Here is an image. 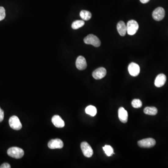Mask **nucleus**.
I'll use <instances>...</instances> for the list:
<instances>
[{
  "label": "nucleus",
  "mask_w": 168,
  "mask_h": 168,
  "mask_svg": "<svg viewBox=\"0 0 168 168\" xmlns=\"http://www.w3.org/2000/svg\"><path fill=\"white\" fill-rule=\"evenodd\" d=\"M81 149L83 154L86 157L90 158L93 155V151L91 146L87 142L84 141L81 144Z\"/></svg>",
  "instance_id": "obj_5"
},
{
  "label": "nucleus",
  "mask_w": 168,
  "mask_h": 168,
  "mask_svg": "<svg viewBox=\"0 0 168 168\" xmlns=\"http://www.w3.org/2000/svg\"><path fill=\"white\" fill-rule=\"evenodd\" d=\"M80 16L81 18L85 21H88L92 17V14L89 11L83 10L80 11Z\"/></svg>",
  "instance_id": "obj_18"
},
{
  "label": "nucleus",
  "mask_w": 168,
  "mask_h": 168,
  "mask_svg": "<svg viewBox=\"0 0 168 168\" xmlns=\"http://www.w3.org/2000/svg\"><path fill=\"white\" fill-rule=\"evenodd\" d=\"M107 74V70L104 67H100L93 72V77L95 79H100L105 77Z\"/></svg>",
  "instance_id": "obj_10"
},
{
  "label": "nucleus",
  "mask_w": 168,
  "mask_h": 168,
  "mask_svg": "<svg viewBox=\"0 0 168 168\" xmlns=\"http://www.w3.org/2000/svg\"><path fill=\"white\" fill-rule=\"evenodd\" d=\"M85 24V22L83 20H76L74 21L71 25V27L74 30H77L83 27Z\"/></svg>",
  "instance_id": "obj_19"
},
{
  "label": "nucleus",
  "mask_w": 168,
  "mask_h": 168,
  "mask_svg": "<svg viewBox=\"0 0 168 168\" xmlns=\"http://www.w3.org/2000/svg\"><path fill=\"white\" fill-rule=\"evenodd\" d=\"M48 146L50 149L62 148L64 147L63 142L60 139L52 140L48 142Z\"/></svg>",
  "instance_id": "obj_9"
},
{
  "label": "nucleus",
  "mask_w": 168,
  "mask_h": 168,
  "mask_svg": "<svg viewBox=\"0 0 168 168\" xmlns=\"http://www.w3.org/2000/svg\"><path fill=\"white\" fill-rule=\"evenodd\" d=\"M76 66L78 69L84 70L87 67L86 60L84 57L79 56L77 57L76 61Z\"/></svg>",
  "instance_id": "obj_11"
},
{
  "label": "nucleus",
  "mask_w": 168,
  "mask_h": 168,
  "mask_svg": "<svg viewBox=\"0 0 168 168\" xmlns=\"http://www.w3.org/2000/svg\"><path fill=\"white\" fill-rule=\"evenodd\" d=\"M118 116L119 120L122 122L125 123L127 122L128 120V113L124 108L121 107L118 110Z\"/></svg>",
  "instance_id": "obj_13"
},
{
  "label": "nucleus",
  "mask_w": 168,
  "mask_h": 168,
  "mask_svg": "<svg viewBox=\"0 0 168 168\" xmlns=\"http://www.w3.org/2000/svg\"><path fill=\"white\" fill-rule=\"evenodd\" d=\"M128 71L132 76L136 77L139 74L140 68L139 65L135 63H131L128 66Z\"/></svg>",
  "instance_id": "obj_8"
},
{
  "label": "nucleus",
  "mask_w": 168,
  "mask_h": 168,
  "mask_svg": "<svg viewBox=\"0 0 168 168\" xmlns=\"http://www.w3.org/2000/svg\"><path fill=\"white\" fill-rule=\"evenodd\" d=\"M84 43L87 45H91L98 47L101 45V42L97 36L93 34H89L84 39Z\"/></svg>",
  "instance_id": "obj_2"
},
{
  "label": "nucleus",
  "mask_w": 168,
  "mask_h": 168,
  "mask_svg": "<svg viewBox=\"0 0 168 168\" xmlns=\"http://www.w3.org/2000/svg\"><path fill=\"white\" fill-rule=\"evenodd\" d=\"M131 104L132 107L136 108H141L142 105V102L139 99H134L133 100Z\"/></svg>",
  "instance_id": "obj_21"
},
{
  "label": "nucleus",
  "mask_w": 168,
  "mask_h": 168,
  "mask_svg": "<svg viewBox=\"0 0 168 168\" xmlns=\"http://www.w3.org/2000/svg\"><path fill=\"white\" fill-rule=\"evenodd\" d=\"M103 150L105 151V153L108 156H110L114 154V149L110 145H105L103 147Z\"/></svg>",
  "instance_id": "obj_20"
},
{
  "label": "nucleus",
  "mask_w": 168,
  "mask_h": 168,
  "mask_svg": "<svg viewBox=\"0 0 168 168\" xmlns=\"http://www.w3.org/2000/svg\"><path fill=\"white\" fill-rule=\"evenodd\" d=\"M9 124L11 128L16 130H19L22 128V125L18 117L12 116L9 120Z\"/></svg>",
  "instance_id": "obj_6"
},
{
  "label": "nucleus",
  "mask_w": 168,
  "mask_h": 168,
  "mask_svg": "<svg viewBox=\"0 0 168 168\" xmlns=\"http://www.w3.org/2000/svg\"><path fill=\"white\" fill-rule=\"evenodd\" d=\"M7 153L8 155L12 158L16 159H20L24 156V150L20 148L14 147L10 148L7 151Z\"/></svg>",
  "instance_id": "obj_1"
},
{
  "label": "nucleus",
  "mask_w": 168,
  "mask_h": 168,
  "mask_svg": "<svg viewBox=\"0 0 168 168\" xmlns=\"http://www.w3.org/2000/svg\"><path fill=\"white\" fill-rule=\"evenodd\" d=\"M4 111L0 108V122H2L4 119Z\"/></svg>",
  "instance_id": "obj_23"
},
{
  "label": "nucleus",
  "mask_w": 168,
  "mask_h": 168,
  "mask_svg": "<svg viewBox=\"0 0 168 168\" xmlns=\"http://www.w3.org/2000/svg\"><path fill=\"white\" fill-rule=\"evenodd\" d=\"M149 1H150V0H140V2H141V3L145 4V3H147V2H148Z\"/></svg>",
  "instance_id": "obj_25"
},
{
  "label": "nucleus",
  "mask_w": 168,
  "mask_h": 168,
  "mask_svg": "<svg viewBox=\"0 0 168 168\" xmlns=\"http://www.w3.org/2000/svg\"><path fill=\"white\" fill-rule=\"evenodd\" d=\"M165 15V12L164 9L162 7H158L153 12L152 17L155 21H160L164 18Z\"/></svg>",
  "instance_id": "obj_7"
},
{
  "label": "nucleus",
  "mask_w": 168,
  "mask_h": 168,
  "mask_svg": "<svg viewBox=\"0 0 168 168\" xmlns=\"http://www.w3.org/2000/svg\"><path fill=\"white\" fill-rule=\"evenodd\" d=\"M118 32L121 36H125L127 32V26L123 21H120L117 25Z\"/></svg>",
  "instance_id": "obj_15"
},
{
  "label": "nucleus",
  "mask_w": 168,
  "mask_h": 168,
  "mask_svg": "<svg viewBox=\"0 0 168 168\" xmlns=\"http://www.w3.org/2000/svg\"><path fill=\"white\" fill-rule=\"evenodd\" d=\"M144 111L146 115H155L158 112L157 109L154 107H146L144 109Z\"/></svg>",
  "instance_id": "obj_16"
},
{
  "label": "nucleus",
  "mask_w": 168,
  "mask_h": 168,
  "mask_svg": "<svg viewBox=\"0 0 168 168\" xmlns=\"http://www.w3.org/2000/svg\"><path fill=\"white\" fill-rule=\"evenodd\" d=\"M52 122L57 128H62L64 127V121L62 119L60 116L57 115L54 116L52 119Z\"/></svg>",
  "instance_id": "obj_14"
},
{
  "label": "nucleus",
  "mask_w": 168,
  "mask_h": 168,
  "mask_svg": "<svg viewBox=\"0 0 168 168\" xmlns=\"http://www.w3.org/2000/svg\"><path fill=\"white\" fill-rule=\"evenodd\" d=\"M166 81V75L164 74H159L156 76L155 80V85L156 87H161L164 86Z\"/></svg>",
  "instance_id": "obj_12"
},
{
  "label": "nucleus",
  "mask_w": 168,
  "mask_h": 168,
  "mask_svg": "<svg viewBox=\"0 0 168 168\" xmlns=\"http://www.w3.org/2000/svg\"><path fill=\"white\" fill-rule=\"evenodd\" d=\"M156 144L155 140L151 138L144 139L138 141L139 146L144 148H150L154 146Z\"/></svg>",
  "instance_id": "obj_4"
},
{
  "label": "nucleus",
  "mask_w": 168,
  "mask_h": 168,
  "mask_svg": "<svg viewBox=\"0 0 168 168\" xmlns=\"http://www.w3.org/2000/svg\"><path fill=\"white\" fill-rule=\"evenodd\" d=\"M11 166H10V164H9L8 163H4L0 166V168H10Z\"/></svg>",
  "instance_id": "obj_24"
},
{
  "label": "nucleus",
  "mask_w": 168,
  "mask_h": 168,
  "mask_svg": "<svg viewBox=\"0 0 168 168\" xmlns=\"http://www.w3.org/2000/svg\"><path fill=\"white\" fill-rule=\"evenodd\" d=\"M85 112L87 115L93 117L96 115L97 114V109L94 106L90 105L86 107L85 109Z\"/></svg>",
  "instance_id": "obj_17"
},
{
  "label": "nucleus",
  "mask_w": 168,
  "mask_h": 168,
  "mask_svg": "<svg viewBox=\"0 0 168 168\" xmlns=\"http://www.w3.org/2000/svg\"><path fill=\"white\" fill-rule=\"evenodd\" d=\"M6 16L5 9L3 7H0V21H2Z\"/></svg>",
  "instance_id": "obj_22"
},
{
  "label": "nucleus",
  "mask_w": 168,
  "mask_h": 168,
  "mask_svg": "<svg viewBox=\"0 0 168 168\" xmlns=\"http://www.w3.org/2000/svg\"><path fill=\"white\" fill-rule=\"evenodd\" d=\"M127 32L129 35H134L139 29V24L135 20H131L127 23Z\"/></svg>",
  "instance_id": "obj_3"
}]
</instances>
